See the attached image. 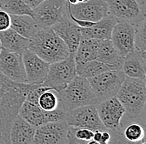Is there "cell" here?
<instances>
[{
	"label": "cell",
	"instance_id": "6da1fadb",
	"mask_svg": "<svg viewBox=\"0 0 146 144\" xmlns=\"http://www.w3.org/2000/svg\"><path fill=\"white\" fill-rule=\"evenodd\" d=\"M34 86L13 82L0 72V144H10L9 133L13 121Z\"/></svg>",
	"mask_w": 146,
	"mask_h": 144
},
{
	"label": "cell",
	"instance_id": "7a4b0ae2",
	"mask_svg": "<svg viewBox=\"0 0 146 144\" xmlns=\"http://www.w3.org/2000/svg\"><path fill=\"white\" fill-rule=\"evenodd\" d=\"M116 98L125 108L122 122H137L145 126V80L126 76Z\"/></svg>",
	"mask_w": 146,
	"mask_h": 144
},
{
	"label": "cell",
	"instance_id": "3957f363",
	"mask_svg": "<svg viewBox=\"0 0 146 144\" xmlns=\"http://www.w3.org/2000/svg\"><path fill=\"white\" fill-rule=\"evenodd\" d=\"M28 49L49 64L63 61L71 54L67 46L52 27H42L29 39Z\"/></svg>",
	"mask_w": 146,
	"mask_h": 144
},
{
	"label": "cell",
	"instance_id": "277c9868",
	"mask_svg": "<svg viewBox=\"0 0 146 144\" xmlns=\"http://www.w3.org/2000/svg\"><path fill=\"white\" fill-rule=\"evenodd\" d=\"M61 108L66 113L86 105L96 104L98 99L86 78L76 75L63 90L57 92Z\"/></svg>",
	"mask_w": 146,
	"mask_h": 144
},
{
	"label": "cell",
	"instance_id": "5b68a950",
	"mask_svg": "<svg viewBox=\"0 0 146 144\" xmlns=\"http://www.w3.org/2000/svg\"><path fill=\"white\" fill-rule=\"evenodd\" d=\"M126 75L121 70H111L87 79L98 102L116 95Z\"/></svg>",
	"mask_w": 146,
	"mask_h": 144
},
{
	"label": "cell",
	"instance_id": "8992f818",
	"mask_svg": "<svg viewBox=\"0 0 146 144\" xmlns=\"http://www.w3.org/2000/svg\"><path fill=\"white\" fill-rule=\"evenodd\" d=\"M76 75L74 55L63 61L51 63L42 86L49 87L56 93L63 90Z\"/></svg>",
	"mask_w": 146,
	"mask_h": 144
},
{
	"label": "cell",
	"instance_id": "52a82bcc",
	"mask_svg": "<svg viewBox=\"0 0 146 144\" xmlns=\"http://www.w3.org/2000/svg\"><path fill=\"white\" fill-rule=\"evenodd\" d=\"M33 18L40 27H52L68 17L66 0H44L33 10Z\"/></svg>",
	"mask_w": 146,
	"mask_h": 144
},
{
	"label": "cell",
	"instance_id": "ba28073f",
	"mask_svg": "<svg viewBox=\"0 0 146 144\" xmlns=\"http://www.w3.org/2000/svg\"><path fill=\"white\" fill-rule=\"evenodd\" d=\"M108 8L110 15L118 21H125L138 25L145 19V7L142 6L138 0H104Z\"/></svg>",
	"mask_w": 146,
	"mask_h": 144
},
{
	"label": "cell",
	"instance_id": "9c48e42d",
	"mask_svg": "<svg viewBox=\"0 0 146 144\" xmlns=\"http://www.w3.org/2000/svg\"><path fill=\"white\" fill-rule=\"evenodd\" d=\"M67 13L72 22L78 20L91 22H96L109 14L107 4L104 0H87L76 4L67 3Z\"/></svg>",
	"mask_w": 146,
	"mask_h": 144
},
{
	"label": "cell",
	"instance_id": "30bf717a",
	"mask_svg": "<svg viewBox=\"0 0 146 144\" xmlns=\"http://www.w3.org/2000/svg\"><path fill=\"white\" fill-rule=\"evenodd\" d=\"M66 112L61 107L52 111H44L33 103L25 99L19 109L18 114L33 127L41 126L46 123L65 120Z\"/></svg>",
	"mask_w": 146,
	"mask_h": 144
},
{
	"label": "cell",
	"instance_id": "8fae6325",
	"mask_svg": "<svg viewBox=\"0 0 146 144\" xmlns=\"http://www.w3.org/2000/svg\"><path fill=\"white\" fill-rule=\"evenodd\" d=\"M65 120L68 126L87 128L93 132L107 130L100 121L95 104L82 106L67 112Z\"/></svg>",
	"mask_w": 146,
	"mask_h": 144
},
{
	"label": "cell",
	"instance_id": "7c38bea8",
	"mask_svg": "<svg viewBox=\"0 0 146 144\" xmlns=\"http://www.w3.org/2000/svg\"><path fill=\"white\" fill-rule=\"evenodd\" d=\"M98 115L105 127L110 132L121 129V119L125 115V108L116 98L103 100L96 104Z\"/></svg>",
	"mask_w": 146,
	"mask_h": 144
},
{
	"label": "cell",
	"instance_id": "4fadbf2b",
	"mask_svg": "<svg viewBox=\"0 0 146 144\" xmlns=\"http://www.w3.org/2000/svg\"><path fill=\"white\" fill-rule=\"evenodd\" d=\"M68 127L66 120L36 127L33 144H68Z\"/></svg>",
	"mask_w": 146,
	"mask_h": 144
},
{
	"label": "cell",
	"instance_id": "5bb4252c",
	"mask_svg": "<svg viewBox=\"0 0 146 144\" xmlns=\"http://www.w3.org/2000/svg\"><path fill=\"white\" fill-rule=\"evenodd\" d=\"M135 26L129 22L117 21L113 27L110 41L123 59L135 50Z\"/></svg>",
	"mask_w": 146,
	"mask_h": 144
},
{
	"label": "cell",
	"instance_id": "9a60e30c",
	"mask_svg": "<svg viewBox=\"0 0 146 144\" xmlns=\"http://www.w3.org/2000/svg\"><path fill=\"white\" fill-rule=\"evenodd\" d=\"M0 72L9 80L27 84L23 55L2 49L0 52Z\"/></svg>",
	"mask_w": 146,
	"mask_h": 144
},
{
	"label": "cell",
	"instance_id": "2e32d148",
	"mask_svg": "<svg viewBox=\"0 0 146 144\" xmlns=\"http://www.w3.org/2000/svg\"><path fill=\"white\" fill-rule=\"evenodd\" d=\"M27 84L41 85L45 81L50 64L41 59L33 52L27 50L23 53Z\"/></svg>",
	"mask_w": 146,
	"mask_h": 144
},
{
	"label": "cell",
	"instance_id": "e0dca14e",
	"mask_svg": "<svg viewBox=\"0 0 146 144\" xmlns=\"http://www.w3.org/2000/svg\"><path fill=\"white\" fill-rule=\"evenodd\" d=\"M52 28L67 46L70 54L74 55L82 39L80 27L74 23L68 16L55 24Z\"/></svg>",
	"mask_w": 146,
	"mask_h": 144
},
{
	"label": "cell",
	"instance_id": "ac0fdd59",
	"mask_svg": "<svg viewBox=\"0 0 146 144\" xmlns=\"http://www.w3.org/2000/svg\"><path fill=\"white\" fill-rule=\"evenodd\" d=\"M117 21L115 17L108 14L106 17L94 22L90 27H80L82 37L96 40H110L113 27Z\"/></svg>",
	"mask_w": 146,
	"mask_h": 144
},
{
	"label": "cell",
	"instance_id": "d6986e66",
	"mask_svg": "<svg viewBox=\"0 0 146 144\" xmlns=\"http://www.w3.org/2000/svg\"><path fill=\"white\" fill-rule=\"evenodd\" d=\"M121 71L128 77L145 80L146 53L135 50L123 61Z\"/></svg>",
	"mask_w": 146,
	"mask_h": 144
},
{
	"label": "cell",
	"instance_id": "ffe728a7",
	"mask_svg": "<svg viewBox=\"0 0 146 144\" xmlns=\"http://www.w3.org/2000/svg\"><path fill=\"white\" fill-rule=\"evenodd\" d=\"M36 127L19 114L14 118L9 133L10 144H33Z\"/></svg>",
	"mask_w": 146,
	"mask_h": 144
},
{
	"label": "cell",
	"instance_id": "44dd1931",
	"mask_svg": "<svg viewBox=\"0 0 146 144\" xmlns=\"http://www.w3.org/2000/svg\"><path fill=\"white\" fill-rule=\"evenodd\" d=\"M0 43L2 49L23 55L28 48L29 40L9 28L0 32Z\"/></svg>",
	"mask_w": 146,
	"mask_h": 144
},
{
	"label": "cell",
	"instance_id": "7402d4cb",
	"mask_svg": "<svg viewBox=\"0 0 146 144\" xmlns=\"http://www.w3.org/2000/svg\"><path fill=\"white\" fill-rule=\"evenodd\" d=\"M96 60L110 65L116 70H121L124 61L110 40H100Z\"/></svg>",
	"mask_w": 146,
	"mask_h": 144
},
{
	"label": "cell",
	"instance_id": "603a6c76",
	"mask_svg": "<svg viewBox=\"0 0 146 144\" xmlns=\"http://www.w3.org/2000/svg\"><path fill=\"white\" fill-rule=\"evenodd\" d=\"M10 28L18 32L21 36L31 39L33 36L41 28L35 19L29 15H10Z\"/></svg>",
	"mask_w": 146,
	"mask_h": 144
},
{
	"label": "cell",
	"instance_id": "cb8c5ba5",
	"mask_svg": "<svg viewBox=\"0 0 146 144\" xmlns=\"http://www.w3.org/2000/svg\"><path fill=\"white\" fill-rule=\"evenodd\" d=\"M100 40L82 38L74 55L76 65L96 60Z\"/></svg>",
	"mask_w": 146,
	"mask_h": 144
},
{
	"label": "cell",
	"instance_id": "d4e9b609",
	"mask_svg": "<svg viewBox=\"0 0 146 144\" xmlns=\"http://www.w3.org/2000/svg\"><path fill=\"white\" fill-rule=\"evenodd\" d=\"M111 70H116V69L110 65L103 63L98 60H93L87 61L86 63L76 65V75L82 76L86 79L94 77L103 72L111 71Z\"/></svg>",
	"mask_w": 146,
	"mask_h": 144
},
{
	"label": "cell",
	"instance_id": "484cf974",
	"mask_svg": "<svg viewBox=\"0 0 146 144\" xmlns=\"http://www.w3.org/2000/svg\"><path fill=\"white\" fill-rule=\"evenodd\" d=\"M0 9L10 15H29L33 17V11L22 0H0Z\"/></svg>",
	"mask_w": 146,
	"mask_h": 144
},
{
	"label": "cell",
	"instance_id": "4316f807",
	"mask_svg": "<svg viewBox=\"0 0 146 144\" xmlns=\"http://www.w3.org/2000/svg\"><path fill=\"white\" fill-rule=\"evenodd\" d=\"M94 132L87 128L75 127L69 126L68 127V143L86 144L93 139Z\"/></svg>",
	"mask_w": 146,
	"mask_h": 144
},
{
	"label": "cell",
	"instance_id": "83f0119b",
	"mask_svg": "<svg viewBox=\"0 0 146 144\" xmlns=\"http://www.w3.org/2000/svg\"><path fill=\"white\" fill-rule=\"evenodd\" d=\"M37 104L44 111H52L60 107V101L57 93L52 90H46L40 94Z\"/></svg>",
	"mask_w": 146,
	"mask_h": 144
},
{
	"label": "cell",
	"instance_id": "f1b7e54d",
	"mask_svg": "<svg viewBox=\"0 0 146 144\" xmlns=\"http://www.w3.org/2000/svg\"><path fill=\"white\" fill-rule=\"evenodd\" d=\"M145 30V19H144L135 26V49L142 52H145L146 51Z\"/></svg>",
	"mask_w": 146,
	"mask_h": 144
},
{
	"label": "cell",
	"instance_id": "f546056e",
	"mask_svg": "<svg viewBox=\"0 0 146 144\" xmlns=\"http://www.w3.org/2000/svg\"><path fill=\"white\" fill-rule=\"evenodd\" d=\"M111 135L109 131H95L93 135V140L100 144H109Z\"/></svg>",
	"mask_w": 146,
	"mask_h": 144
},
{
	"label": "cell",
	"instance_id": "4dcf8cb0",
	"mask_svg": "<svg viewBox=\"0 0 146 144\" xmlns=\"http://www.w3.org/2000/svg\"><path fill=\"white\" fill-rule=\"evenodd\" d=\"M11 25V18L10 14L3 10L0 9V32L5 31L10 28Z\"/></svg>",
	"mask_w": 146,
	"mask_h": 144
},
{
	"label": "cell",
	"instance_id": "1f68e13d",
	"mask_svg": "<svg viewBox=\"0 0 146 144\" xmlns=\"http://www.w3.org/2000/svg\"><path fill=\"white\" fill-rule=\"evenodd\" d=\"M22 1L25 4H27L30 9L33 10L34 9H36L41 3H42L44 0H22Z\"/></svg>",
	"mask_w": 146,
	"mask_h": 144
},
{
	"label": "cell",
	"instance_id": "d6a6232c",
	"mask_svg": "<svg viewBox=\"0 0 146 144\" xmlns=\"http://www.w3.org/2000/svg\"><path fill=\"white\" fill-rule=\"evenodd\" d=\"M138 1H139V3L142 6L145 7V0H138Z\"/></svg>",
	"mask_w": 146,
	"mask_h": 144
},
{
	"label": "cell",
	"instance_id": "836d02e7",
	"mask_svg": "<svg viewBox=\"0 0 146 144\" xmlns=\"http://www.w3.org/2000/svg\"><path fill=\"white\" fill-rule=\"evenodd\" d=\"M86 144H100V143H97V142H96L95 140H93V139H92V140H91V141H89V142H88Z\"/></svg>",
	"mask_w": 146,
	"mask_h": 144
},
{
	"label": "cell",
	"instance_id": "e575fe53",
	"mask_svg": "<svg viewBox=\"0 0 146 144\" xmlns=\"http://www.w3.org/2000/svg\"><path fill=\"white\" fill-rule=\"evenodd\" d=\"M139 144H146L145 139V140H143V141H142V142H141V143H139Z\"/></svg>",
	"mask_w": 146,
	"mask_h": 144
},
{
	"label": "cell",
	"instance_id": "d590c367",
	"mask_svg": "<svg viewBox=\"0 0 146 144\" xmlns=\"http://www.w3.org/2000/svg\"><path fill=\"white\" fill-rule=\"evenodd\" d=\"M1 50H2V47H1V43H0V52H1Z\"/></svg>",
	"mask_w": 146,
	"mask_h": 144
},
{
	"label": "cell",
	"instance_id": "8d00e7d4",
	"mask_svg": "<svg viewBox=\"0 0 146 144\" xmlns=\"http://www.w3.org/2000/svg\"><path fill=\"white\" fill-rule=\"evenodd\" d=\"M109 144H112V143H109Z\"/></svg>",
	"mask_w": 146,
	"mask_h": 144
},
{
	"label": "cell",
	"instance_id": "74e56055",
	"mask_svg": "<svg viewBox=\"0 0 146 144\" xmlns=\"http://www.w3.org/2000/svg\"><path fill=\"white\" fill-rule=\"evenodd\" d=\"M68 144H71V143H68Z\"/></svg>",
	"mask_w": 146,
	"mask_h": 144
}]
</instances>
